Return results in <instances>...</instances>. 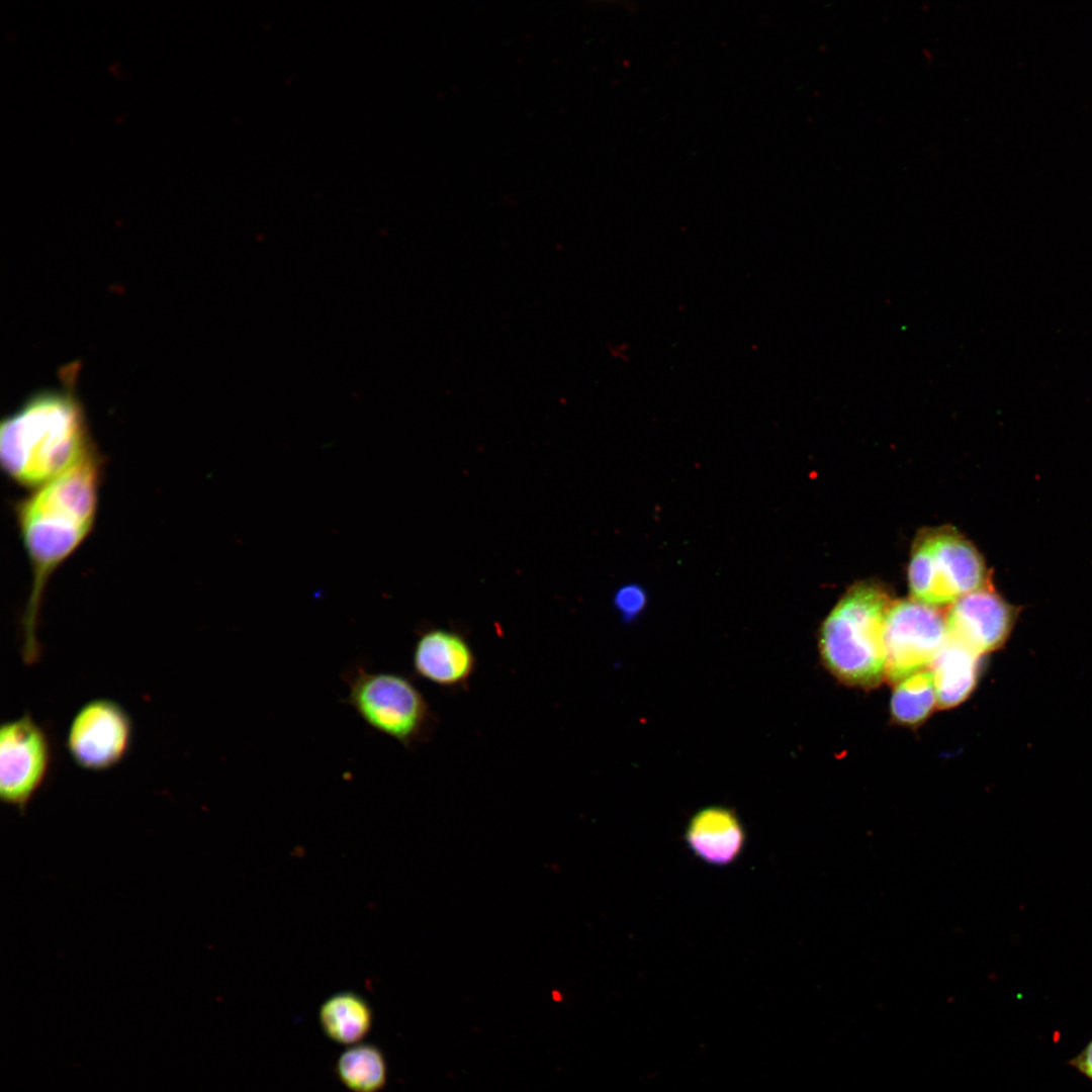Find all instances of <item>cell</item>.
<instances>
[{"label":"cell","mask_w":1092,"mask_h":1092,"mask_svg":"<svg viewBox=\"0 0 1092 1092\" xmlns=\"http://www.w3.org/2000/svg\"><path fill=\"white\" fill-rule=\"evenodd\" d=\"M99 481V462L90 451L68 471L37 487L18 508V526L33 575L21 622V655L26 664L35 663L40 655L36 631L44 585L90 533Z\"/></svg>","instance_id":"6da1fadb"},{"label":"cell","mask_w":1092,"mask_h":1092,"mask_svg":"<svg viewBox=\"0 0 1092 1092\" xmlns=\"http://www.w3.org/2000/svg\"><path fill=\"white\" fill-rule=\"evenodd\" d=\"M89 451L84 414L71 388L32 395L0 426L1 466L23 486L50 482Z\"/></svg>","instance_id":"7a4b0ae2"},{"label":"cell","mask_w":1092,"mask_h":1092,"mask_svg":"<svg viewBox=\"0 0 1092 1092\" xmlns=\"http://www.w3.org/2000/svg\"><path fill=\"white\" fill-rule=\"evenodd\" d=\"M878 582L852 585L822 624L819 649L825 666L841 681L858 688L878 686L886 675L884 630L891 607Z\"/></svg>","instance_id":"3957f363"},{"label":"cell","mask_w":1092,"mask_h":1092,"mask_svg":"<svg viewBox=\"0 0 1092 1092\" xmlns=\"http://www.w3.org/2000/svg\"><path fill=\"white\" fill-rule=\"evenodd\" d=\"M342 679L348 687L343 702L373 730L405 748L432 736L436 716L426 697L405 675L374 671L356 663L342 673Z\"/></svg>","instance_id":"277c9868"},{"label":"cell","mask_w":1092,"mask_h":1092,"mask_svg":"<svg viewBox=\"0 0 1092 1092\" xmlns=\"http://www.w3.org/2000/svg\"><path fill=\"white\" fill-rule=\"evenodd\" d=\"M908 584L914 600L938 607L991 583L978 549L956 530L942 527L925 530L915 539Z\"/></svg>","instance_id":"5b68a950"},{"label":"cell","mask_w":1092,"mask_h":1092,"mask_svg":"<svg viewBox=\"0 0 1092 1092\" xmlns=\"http://www.w3.org/2000/svg\"><path fill=\"white\" fill-rule=\"evenodd\" d=\"M946 638L945 620L934 607L914 599L892 603L884 630L886 675L899 682L920 671Z\"/></svg>","instance_id":"8992f818"},{"label":"cell","mask_w":1092,"mask_h":1092,"mask_svg":"<svg viewBox=\"0 0 1092 1092\" xmlns=\"http://www.w3.org/2000/svg\"><path fill=\"white\" fill-rule=\"evenodd\" d=\"M53 760L50 738L29 715L4 722L0 729V797L23 811L44 784Z\"/></svg>","instance_id":"52a82bcc"},{"label":"cell","mask_w":1092,"mask_h":1092,"mask_svg":"<svg viewBox=\"0 0 1092 1092\" xmlns=\"http://www.w3.org/2000/svg\"><path fill=\"white\" fill-rule=\"evenodd\" d=\"M132 738L133 724L127 711L113 700L99 698L84 704L74 715L66 747L80 768L104 771L124 759Z\"/></svg>","instance_id":"ba28073f"},{"label":"cell","mask_w":1092,"mask_h":1092,"mask_svg":"<svg viewBox=\"0 0 1092 1092\" xmlns=\"http://www.w3.org/2000/svg\"><path fill=\"white\" fill-rule=\"evenodd\" d=\"M1020 611L987 585L953 603L945 619L947 637L983 656L1005 645Z\"/></svg>","instance_id":"9c48e42d"},{"label":"cell","mask_w":1092,"mask_h":1092,"mask_svg":"<svg viewBox=\"0 0 1092 1092\" xmlns=\"http://www.w3.org/2000/svg\"><path fill=\"white\" fill-rule=\"evenodd\" d=\"M476 657L467 638L454 629L425 627L418 631L413 649L415 673L440 688L468 685Z\"/></svg>","instance_id":"30bf717a"},{"label":"cell","mask_w":1092,"mask_h":1092,"mask_svg":"<svg viewBox=\"0 0 1092 1092\" xmlns=\"http://www.w3.org/2000/svg\"><path fill=\"white\" fill-rule=\"evenodd\" d=\"M686 839L697 857L710 864L727 866L741 853L745 833L733 810L710 806L690 820Z\"/></svg>","instance_id":"8fae6325"},{"label":"cell","mask_w":1092,"mask_h":1092,"mask_svg":"<svg viewBox=\"0 0 1092 1092\" xmlns=\"http://www.w3.org/2000/svg\"><path fill=\"white\" fill-rule=\"evenodd\" d=\"M931 665L937 705L948 709L964 702L976 688L981 655L947 637Z\"/></svg>","instance_id":"7c38bea8"},{"label":"cell","mask_w":1092,"mask_h":1092,"mask_svg":"<svg viewBox=\"0 0 1092 1092\" xmlns=\"http://www.w3.org/2000/svg\"><path fill=\"white\" fill-rule=\"evenodd\" d=\"M318 1024L324 1035L342 1045L362 1042L373 1027L370 1003L360 994L341 991L329 996L320 1006Z\"/></svg>","instance_id":"4fadbf2b"},{"label":"cell","mask_w":1092,"mask_h":1092,"mask_svg":"<svg viewBox=\"0 0 1092 1092\" xmlns=\"http://www.w3.org/2000/svg\"><path fill=\"white\" fill-rule=\"evenodd\" d=\"M334 1073L351 1092H379L386 1086L388 1067L378 1045L362 1041L339 1055Z\"/></svg>","instance_id":"5bb4252c"},{"label":"cell","mask_w":1092,"mask_h":1092,"mask_svg":"<svg viewBox=\"0 0 1092 1092\" xmlns=\"http://www.w3.org/2000/svg\"><path fill=\"white\" fill-rule=\"evenodd\" d=\"M937 703L931 671L920 670L899 681L891 699L893 718L915 726L924 721Z\"/></svg>","instance_id":"9a60e30c"},{"label":"cell","mask_w":1092,"mask_h":1092,"mask_svg":"<svg viewBox=\"0 0 1092 1092\" xmlns=\"http://www.w3.org/2000/svg\"><path fill=\"white\" fill-rule=\"evenodd\" d=\"M644 595L638 587L628 585L620 588L615 597L614 604L624 618H632L644 606Z\"/></svg>","instance_id":"2e32d148"},{"label":"cell","mask_w":1092,"mask_h":1092,"mask_svg":"<svg viewBox=\"0 0 1092 1092\" xmlns=\"http://www.w3.org/2000/svg\"><path fill=\"white\" fill-rule=\"evenodd\" d=\"M1068 1065L1092 1081V1038L1068 1062Z\"/></svg>","instance_id":"e0dca14e"},{"label":"cell","mask_w":1092,"mask_h":1092,"mask_svg":"<svg viewBox=\"0 0 1092 1092\" xmlns=\"http://www.w3.org/2000/svg\"><path fill=\"white\" fill-rule=\"evenodd\" d=\"M611 350H612V356L614 358H616V359H620L622 361H625V360H627L629 358L630 349H629V345L627 343H625V342L614 344V346L611 347Z\"/></svg>","instance_id":"ac0fdd59"}]
</instances>
